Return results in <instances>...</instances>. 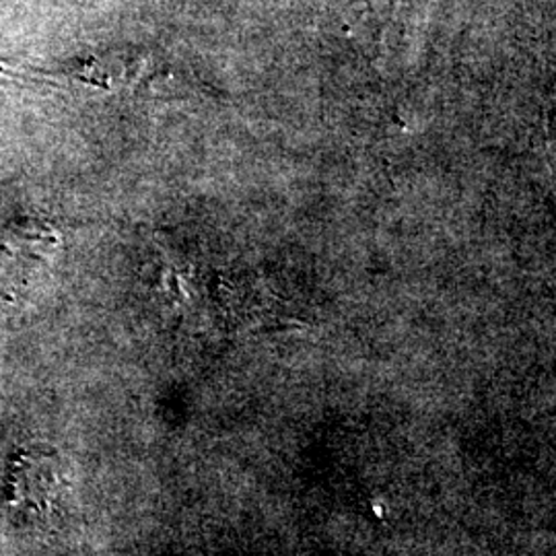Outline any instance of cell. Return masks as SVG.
<instances>
[{
	"label": "cell",
	"instance_id": "6da1fadb",
	"mask_svg": "<svg viewBox=\"0 0 556 556\" xmlns=\"http://www.w3.org/2000/svg\"><path fill=\"white\" fill-rule=\"evenodd\" d=\"M7 505L27 528L56 530L75 505V486L64 459L48 447L15 454L7 470Z\"/></svg>",
	"mask_w": 556,
	"mask_h": 556
},
{
	"label": "cell",
	"instance_id": "7a4b0ae2",
	"mask_svg": "<svg viewBox=\"0 0 556 556\" xmlns=\"http://www.w3.org/2000/svg\"><path fill=\"white\" fill-rule=\"evenodd\" d=\"M160 75V68L144 54L130 52H105L89 60L73 64L66 71L46 75L43 79L66 85L75 91H100V93H126L142 89L151 79Z\"/></svg>",
	"mask_w": 556,
	"mask_h": 556
}]
</instances>
